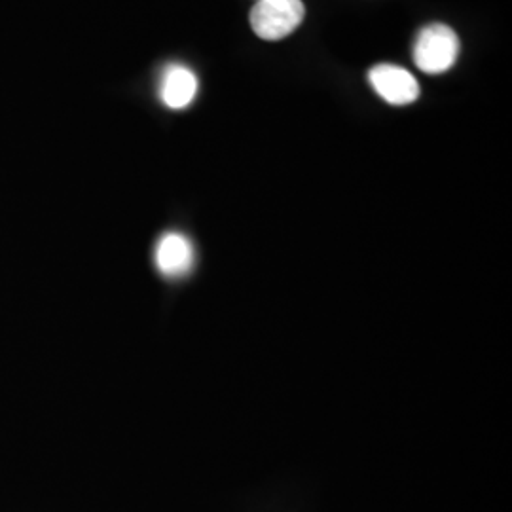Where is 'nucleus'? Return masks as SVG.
<instances>
[{
  "label": "nucleus",
  "mask_w": 512,
  "mask_h": 512,
  "mask_svg": "<svg viewBox=\"0 0 512 512\" xmlns=\"http://www.w3.org/2000/svg\"><path fill=\"white\" fill-rule=\"evenodd\" d=\"M459 38L454 29L442 23L427 25L420 31L414 44V61L427 74L450 71L458 61Z\"/></svg>",
  "instance_id": "1"
},
{
  "label": "nucleus",
  "mask_w": 512,
  "mask_h": 512,
  "mask_svg": "<svg viewBox=\"0 0 512 512\" xmlns=\"http://www.w3.org/2000/svg\"><path fill=\"white\" fill-rule=\"evenodd\" d=\"M302 0H258L251 10V27L262 40L289 37L304 21Z\"/></svg>",
  "instance_id": "2"
},
{
  "label": "nucleus",
  "mask_w": 512,
  "mask_h": 512,
  "mask_svg": "<svg viewBox=\"0 0 512 512\" xmlns=\"http://www.w3.org/2000/svg\"><path fill=\"white\" fill-rule=\"evenodd\" d=\"M368 80L374 92L395 107L410 105L420 97V84L416 76L399 65H391V63L376 65L370 69Z\"/></svg>",
  "instance_id": "3"
},
{
  "label": "nucleus",
  "mask_w": 512,
  "mask_h": 512,
  "mask_svg": "<svg viewBox=\"0 0 512 512\" xmlns=\"http://www.w3.org/2000/svg\"><path fill=\"white\" fill-rule=\"evenodd\" d=\"M154 262L158 272L164 277L169 279L184 277L192 272L196 264V249L184 234L167 232L156 245Z\"/></svg>",
  "instance_id": "4"
},
{
  "label": "nucleus",
  "mask_w": 512,
  "mask_h": 512,
  "mask_svg": "<svg viewBox=\"0 0 512 512\" xmlns=\"http://www.w3.org/2000/svg\"><path fill=\"white\" fill-rule=\"evenodd\" d=\"M198 93V78L184 65H167L162 82H160V97L165 107L173 110L186 109L196 99Z\"/></svg>",
  "instance_id": "5"
}]
</instances>
